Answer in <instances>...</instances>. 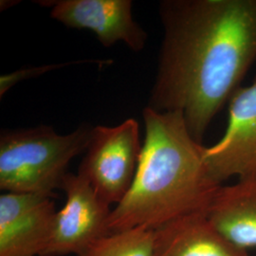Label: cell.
Listing matches in <instances>:
<instances>
[{"label":"cell","instance_id":"6da1fadb","mask_svg":"<svg viewBox=\"0 0 256 256\" xmlns=\"http://www.w3.org/2000/svg\"><path fill=\"white\" fill-rule=\"evenodd\" d=\"M148 108L182 112L200 144L256 61V0H165Z\"/></svg>","mask_w":256,"mask_h":256},{"label":"cell","instance_id":"7a4b0ae2","mask_svg":"<svg viewBox=\"0 0 256 256\" xmlns=\"http://www.w3.org/2000/svg\"><path fill=\"white\" fill-rule=\"evenodd\" d=\"M146 138L133 184L111 210L110 232L155 230L192 214H207L222 185L210 176L204 147L182 112L144 110Z\"/></svg>","mask_w":256,"mask_h":256},{"label":"cell","instance_id":"3957f363","mask_svg":"<svg viewBox=\"0 0 256 256\" xmlns=\"http://www.w3.org/2000/svg\"><path fill=\"white\" fill-rule=\"evenodd\" d=\"M92 129L81 126L59 135L50 126L5 131L0 137V189L54 196L72 160L86 150Z\"/></svg>","mask_w":256,"mask_h":256},{"label":"cell","instance_id":"277c9868","mask_svg":"<svg viewBox=\"0 0 256 256\" xmlns=\"http://www.w3.org/2000/svg\"><path fill=\"white\" fill-rule=\"evenodd\" d=\"M142 146L135 119L116 126H95L78 172L104 202L118 205L135 180Z\"/></svg>","mask_w":256,"mask_h":256},{"label":"cell","instance_id":"5b68a950","mask_svg":"<svg viewBox=\"0 0 256 256\" xmlns=\"http://www.w3.org/2000/svg\"><path fill=\"white\" fill-rule=\"evenodd\" d=\"M62 190L66 200L56 212L52 236L41 256H82L110 234V205L97 194L84 174L68 173Z\"/></svg>","mask_w":256,"mask_h":256},{"label":"cell","instance_id":"8992f818","mask_svg":"<svg viewBox=\"0 0 256 256\" xmlns=\"http://www.w3.org/2000/svg\"><path fill=\"white\" fill-rule=\"evenodd\" d=\"M228 124L223 137L204 147V160L212 178L220 185L232 176L256 173V77L240 86L229 101Z\"/></svg>","mask_w":256,"mask_h":256},{"label":"cell","instance_id":"52a82bcc","mask_svg":"<svg viewBox=\"0 0 256 256\" xmlns=\"http://www.w3.org/2000/svg\"><path fill=\"white\" fill-rule=\"evenodd\" d=\"M50 7V16L64 26L90 30L102 46L124 42L133 52L146 46L147 34L132 16L130 0H57L39 1Z\"/></svg>","mask_w":256,"mask_h":256},{"label":"cell","instance_id":"ba28073f","mask_svg":"<svg viewBox=\"0 0 256 256\" xmlns=\"http://www.w3.org/2000/svg\"><path fill=\"white\" fill-rule=\"evenodd\" d=\"M52 198L21 192L0 196V256H41L57 212Z\"/></svg>","mask_w":256,"mask_h":256},{"label":"cell","instance_id":"9c48e42d","mask_svg":"<svg viewBox=\"0 0 256 256\" xmlns=\"http://www.w3.org/2000/svg\"><path fill=\"white\" fill-rule=\"evenodd\" d=\"M155 256H250L216 229L207 214H192L155 230Z\"/></svg>","mask_w":256,"mask_h":256},{"label":"cell","instance_id":"30bf717a","mask_svg":"<svg viewBox=\"0 0 256 256\" xmlns=\"http://www.w3.org/2000/svg\"><path fill=\"white\" fill-rule=\"evenodd\" d=\"M212 226L232 244L256 248V173L221 186L207 212Z\"/></svg>","mask_w":256,"mask_h":256},{"label":"cell","instance_id":"8fae6325","mask_svg":"<svg viewBox=\"0 0 256 256\" xmlns=\"http://www.w3.org/2000/svg\"><path fill=\"white\" fill-rule=\"evenodd\" d=\"M82 256H155V230L133 228L110 232Z\"/></svg>","mask_w":256,"mask_h":256}]
</instances>
